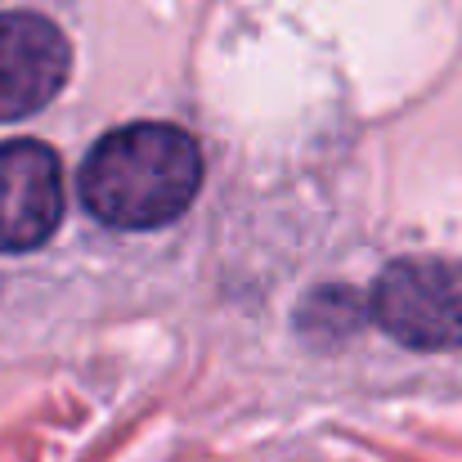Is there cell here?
I'll use <instances>...</instances> for the list:
<instances>
[{
  "instance_id": "1",
  "label": "cell",
  "mask_w": 462,
  "mask_h": 462,
  "mask_svg": "<svg viewBox=\"0 0 462 462\" xmlns=\"http://www.w3.org/2000/svg\"><path fill=\"white\" fill-rule=\"evenodd\" d=\"M202 189V149L189 131L135 122L104 135L81 162V202L113 229H162Z\"/></svg>"
},
{
  "instance_id": "2",
  "label": "cell",
  "mask_w": 462,
  "mask_h": 462,
  "mask_svg": "<svg viewBox=\"0 0 462 462\" xmlns=\"http://www.w3.org/2000/svg\"><path fill=\"white\" fill-rule=\"evenodd\" d=\"M373 319L409 350L462 346V265L458 261H395L373 288Z\"/></svg>"
},
{
  "instance_id": "3",
  "label": "cell",
  "mask_w": 462,
  "mask_h": 462,
  "mask_svg": "<svg viewBox=\"0 0 462 462\" xmlns=\"http://www.w3.org/2000/svg\"><path fill=\"white\" fill-rule=\"evenodd\" d=\"M72 50L68 36L27 9L0 14V122H23L41 113L68 81Z\"/></svg>"
},
{
  "instance_id": "4",
  "label": "cell",
  "mask_w": 462,
  "mask_h": 462,
  "mask_svg": "<svg viewBox=\"0 0 462 462\" xmlns=\"http://www.w3.org/2000/svg\"><path fill=\"white\" fill-rule=\"evenodd\" d=\"M63 220V166L41 140L0 144V252L41 247Z\"/></svg>"
}]
</instances>
